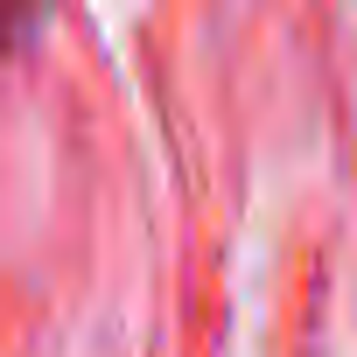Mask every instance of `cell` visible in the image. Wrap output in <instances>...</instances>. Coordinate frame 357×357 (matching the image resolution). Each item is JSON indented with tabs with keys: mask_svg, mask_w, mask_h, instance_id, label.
<instances>
[{
	"mask_svg": "<svg viewBox=\"0 0 357 357\" xmlns=\"http://www.w3.org/2000/svg\"><path fill=\"white\" fill-rule=\"evenodd\" d=\"M36 8H43V0H0V56L22 43V29L36 22Z\"/></svg>",
	"mask_w": 357,
	"mask_h": 357,
	"instance_id": "cell-1",
	"label": "cell"
}]
</instances>
